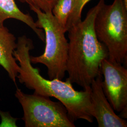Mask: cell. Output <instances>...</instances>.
Returning <instances> with one entry per match:
<instances>
[{
  "instance_id": "12",
  "label": "cell",
  "mask_w": 127,
  "mask_h": 127,
  "mask_svg": "<svg viewBox=\"0 0 127 127\" xmlns=\"http://www.w3.org/2000/svg\"><path fill=\"white\" fill-rule=\"evenodd\" d=\"M22 3H27L30 6L38 8L43 12L51 11L58 0H18Z\"/></svg>"
},
{
  "instance_id": "4",
  "label": "cell",
  "mask_w": 127,
  "mask_h": 127,
  "mask_svg": "<svg viewBox=\"0 0 127 127\" xmlns=\"http://www.w3.org/2000/svg\"><path fill=\"white\" fill-rule=\"evenodd\" d=\"M36 13L37 27L45 34V47L42 54L30 56L32 64H41L46 66L49 79L62 80L66 72L68 41L65 36L66 30L56 20L51 11L45 12L38 8L30 6Z\"/></svg>"
},
{
  "instance_id": "3",
  "label": "cell",
  "mask_w": 127,
  "mask_h": 127,
  "mask_svg": "<svg viewBox=\"0 0 127 127\" xmlns=\"http://www.w3.org/2000/svg\"><path fill=\"white\" fill-rule=\"evenodd\" d=\"M94 29L98 39L106 47L110 60L127 63V8L123 0L105 2L96 15Z\"/></svg>"
},
{
  "instance_id": "5",
  "label": "cell",
  "mask_w": 127,
  "mask_h": 127,
  "mask_svg": "<svg viewBox=\"0 0 127 127\" xmlns=\"http://www.w3.org/2000/svg\"><path fill=\"white\" fill-rule=\"evenodd\" d=\"M15 97L21 105L26 127H75L66 107L50 97L27 94L17 88Z\"/></svg>"
},
{
  "instance_id": "11",
  "label": "cell",
  "mask_w": 127,
  "mask_h": 127,
  "mask_svg": "<svg viewBox=\"0 0 127 127\" xmlns=\"http://www.w3.org/2000/svg\"><path fill=\"white\" fill-rule=\"evenodd\" d=\"M91 0H73V9L66 26V29L82 21V9L85 5Z\"/></svg>"
},
{
  "instance_id": "7",
  "label": "cell",
  "mask_w": 127,
  "mask_h": 127,
  "mask_svg": "<svg viewBox=\"0 0 127 127\" xmlns=\"http://www.w3.org/2000/svg\"><path fill=\"white\" fill-rule=\"evenodd\" d=\"M103 75L99 74L91 83L90 100L99 127H127V122L115 114L102 89Z\"/></svg>"
},
{
  "instance_id": "6",
  "label": "cell",
  "mask_w": 127,
  "mask_h": 127,
  "mask_svg": "<svg viewBox=\"0 0 127 127\" xmlns=\"http://www.w3.org/2000/svg\"><path fill=\"white\" fill-rule=\"evenodd\" d=\"M101 73L104 77L102 86L105 95L114 111L121 118H127V69L108 58L102 61Z\"/></svg>"
},
{
  "instance_id": "10",
  "label": "cell",
  "mask_w": 127,
  "mask_h": 127,
  "mask_svg": "<svg viewBox=\"0 0 127 127\" xmlns=\"http://www.w3.org/2000/svg\"><path fill=\"white\" fill-rule=\"evenodd\" d=\"M73 0H58L51 10L56 20L65 29L73 9Z\"/></svg>"
},
{
  "instance_id": "1",
  "label": "cell",
  "mask_w": 127,
  "mask_h": 127,
  "mask_svg": "<svg viewBox=\"0 0 127 127\" xmlns=\"http://www.w3.org/2000/svg\"><path fill=\"white\" fill-rule=\"evenodd\" d=\"M33 49L31 39L25 35L18 37L13 55L19 62L17 78L19 82L28 89L33 90L34 94L53 97L58 99L66 107L68 114L73 121L82 119L93 123L91 87L78 91L67 80L63 82L58 79H46L41 75L39 68H34L32 65L30 52Z\"/></svg>"
},
{
  "instance_id": "8",
  "label": "cell",
  "mask_w": 127,
  "mask_h": 127,
  "mask_svg": "<svg viewBox=\"0 0 127 127\" xmlns=\"http://www.w3.org/2000/svg\"><path fill=\"white\" fill-rule=\"evenodd\" d=\"M17 47L15 36L4 26H0V65L15 84L19 69V65L13 55Z\"/></svg>"
},
{
  "instance_id": "9",
  "label": "cell",
  "mask_w": 127,
  "mask_h": 127,
  "mask_svg": "<svg viewBox=\"0 0 127 127\" xmlns=\"http://www.w3.org/2000/svg\"><path fill=\"white\" fill-rule=\"evenodd\" d=\"M10 18L26 24L32 29L41 41H45L43 30L37 27L35 22L29 14L24 13L20 10L15 0H0V26H3L5 21Z\"/></svg>"
},
{
  "instance_id": "14",
  "label": "cell",
  "mask_w": 127,
  "mask_h": 127,
  "mask_svg": "<svg viewBox=\"0 0 127 127\" xmlns=\"http://www.w3.org/2000/svg\"><path fill=\"white\" fill-rule=\"evenodd\" d=\"M125 7L127 8V0H123Z\"/></svg>"
},
{
  "instance_id": "13",
  "label": "cell",
  "mask_w": 127,
  "mask_h": 127,
  "mask_svg": "<svg viewBox=\"0 0 127 127\" xmlns=\"http://www.w3.org/2000/svg\"><path fill=\"white\" fill-rule=\"evenodd\" d=\"M0 115L2 118V123L0 124V127L4 126V125H5V124L7 123H6V122L7 121H9V123L10 122L12 124L13 127H17V126L16 125V121L18 120V119H15V118H13L9 115V113L2 112L0 111ZM9 126H10V125H9ZM5 126H6V125H5Z\"/></svg>"
},
{
  "instance_id": "2",
  "label": "cell",
  "mask_w": 127,
  "mask_h": 127,
  "mask_svg": "<svg viewBox=\"0 0 127 127\" xmlns=\"http://www.w3.org/2000/svg\"><path fill=\"white\" fill-rule=\"evenodd\" d=\"M104 0H100L87 14L84 20L69 28L66 80L83 90L90 87L92 82L101 73L102 61L108 58V51L98 39L94 29L96 15Z\"/></svg>"
}]
</instances>
